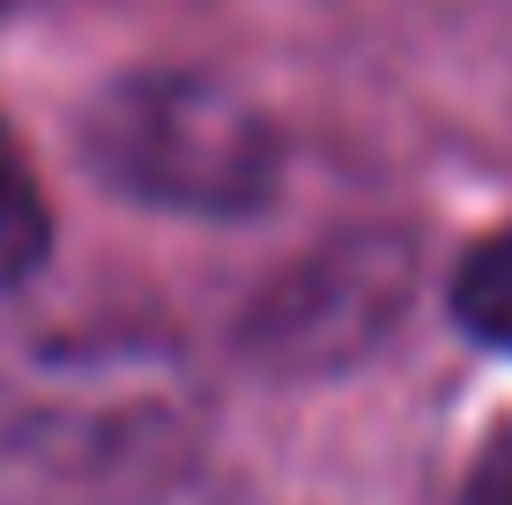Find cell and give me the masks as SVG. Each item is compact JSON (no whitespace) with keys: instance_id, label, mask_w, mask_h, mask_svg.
Wrapping results in <instances>:
<instances>
[{"instance_id":"obj_5","label":"cell","mask_w":512,"mask_h":505,"mask_svg":"<svg viewBox=\"0 0 512 505\" xmlns=\"http://www.w3.org/2000/svg\"><path fill=\"white\" fill-rule=\"evenodd\" d=\"M461 505H512V424H498L483 439V454L461 483Z\"/></svg>"},{"instance_id":"obj_3","label":"cell","mask_w":512,"mask_h":505,"mask_svg":"<svg viewBox=\"0 0 512 505\" xmlns=\"http://www.w3.org/2000/svg\"><path fill=\"white\" fill-rule=\"evenodd\" d=\"M446 305H453V320H461V335L512 357V223L490 231V238H475L461 253V268H453V283H446Z\"/></svg>"},{"instance_id":"obj_1","label":"cell","mask_w":512,"mask_h":505,"mask_svg":"<svg viewBox=\"0 0 512 505\" xmlns=\"http://www.w3.org/2000/svg\"><path fill=\"white\" fill-rule=\"evenodd\" d=\"M82 156L112 194L171 216H253L275 194V134L238 90L134 67L82 104Z\"/></svg>"},{"instance_id":"obj_2","label":"cell","mask_w":512,"mask_h":505,"mask_svg":"<svg viewBox=\"0 0 512 505\" xmlns=\"http://www.w3.org/2000/svg\"><path fill=\"white\" fill-rule=\"evenodd\" d=\"M416 283V246L401 231H349L282 268L245 312V357L275 372H342L394 335Z\"/></svg>"},{"instance_id":"obj_4","label":"cell","mask_w":512,"mask_h":505,"mask_svg":"<svg viewBox=\"0 0 512 505\" xmlns=\"http://www.w3.org/2000/svg\"><path fill=\"white\" fill-rule=\"evenodd\" d=\"M52 253V216H45V186L30 171L23 142L0 127V290L30 283Z\"/></svg>"}]
</instances>
